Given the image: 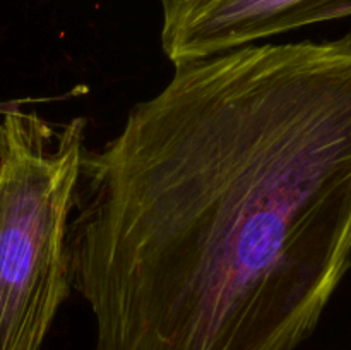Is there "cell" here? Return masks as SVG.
<instances>
[{
	"instance_id": "6da1fadb",
	"label": "cell",
	"mask_w": 351,
	"mask_h": 350,
	"mask_svg": "<svg viewBox=\"0 0 351 350\" xmlns=\"http://www.w3.org/2000/svg\"><path fill=\"white\" fill-rule=\"evenodd\" d=\"M95 350H295L351 268V33L175 65L86 150L69 223Z\"/></svg>"
},
{
	"instance_id": "7a4b0ae2",
	"label": "cell",
	"mask_w": 351,
	"mask_h": 350,
	"mask_svg": "<svg viewBox=\"0 0 351 350\" xmlns=\"http://www.w3.org/2000/svg\"><path fill=\"white\" fill-rule=\"evenodd\" d=\"M86 120L47 122L36 112L0 119V350H40L71 295L69 223Z\"/></svg>"
},
{
	"instance_id": "3957f363",
	"label": "cell",
	"mask_w": 351,
	"mask_h": 350,
	"mask_svg": "<svg viewBox=\"0 0 351 350\" xmlns=\"http://www.w3.org/2000/svg\"><path fill=\"white\" fill-rule=\"evenodd\" d=\"M161 47L177 64L351 17V0H161Z\"/></svg>"
}]
</instances>
